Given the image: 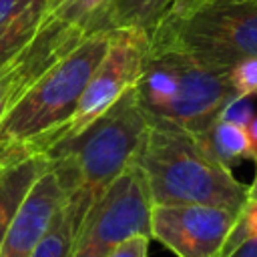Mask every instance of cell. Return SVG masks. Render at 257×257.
Segmentation results:
<instances>
[{"mask_svg":"<svg viewBox=\"0 0 257 257\" xmlns=\"http://www.w3.org/2000/svg\"><path fill=\"white\" fill-rule=\"evenodd\" d=\"M147 128L149 118L133 86L82 133L44 153L76 231L102 191L137 159Z\"/></svg>","mask_w":257,"mask_h":257,"instance_id":"obj_1","label":"cell"},{"mask_svg":"<svg viewBox=\"0 0 257 257\" xmlns=\"http://www.w3.org/2000/svg\"><path fill=\"white\" fill-rule=\"evenodd\" d=\"M135 163L145 173L153 205L193 203L243 213L249 203V185L181 126L149 120Z\"/></svg>","mask_w":257,"mask_h":257,"instance_id":"obj_2","label":"cell"},{"mask_svg":"<svg viewBox=\"0 0 257 257\" xmlns=\"http://www.w3.org/2000/svg\"><path fill=\"white\" fill-rule=\"evenodd\" d=\"M108 40L110 32L84 36L0 118V157L46 153L58 143Z\"/></svg>","mask_w":257,"mask_h":257,"instance_id":"obj_3","label":"cell"},{"mask_svg":"<svg viewBox=\"0 0 257 257\" xmlns=\"http://www.w3.org/2000/svg\"><path fill=\"white\" fill-rule=\"evenodd\" d=\"M135 94L149 120H161L203 137L237 98L227 72L211 70L177 50H149Z\"/></svg>","mask_w":257,"mask_h":257,"instance_id":"obj_4","label":"cell"},{"mask_svg":"<svg viewBox=\"0 0 257 257\" xmlns=\"http://www.w3.org/2000/svg\"><path fill=\"white\" fill-rule=\"evenodd\" d=\"M149 50H177L227 72L257 56V0H199L147 34Z\"/></svg>","mask_w":257,"mask_h":257,"instance_id":"obj_5","label":"cell"},{"mask_svg":"<svg viewBox=\"0 0 257 257\" xmlns=\"http://www.w3.org/2000/svg\"><path fill=\"white\" fill-rule=\"evenodd\" d=\"M151 191L143 169L133 161L84 215L70 257H106L131 237H151Z\"/></svg>","mask_w":257,"mask_h":257,"instance_id":"obj_6","label":"cell"},{"mask_svg":"<svg viewBox=\"0 0 257 257\" xmlns=\"http://www.w3.org/2000/svg\"><path fill=\"white\" fill-rule=\"evenodd\" d=\"M147 48L149 42L143 30L124 28L110 32L108 48L98 66L94 68L80 96V102L64 133L60 135L58 143L82 133L88 124L102 116L126 90H131L137 84L145 66Z\"/></svg>","mask_w":257,"mask_h":257,"instance_id":"obj_7","label":"cell"},{"mask_svg":"<svg viewBox=\"0 0 257 257\" xmlns=\"http://www.w3.org/2000/svg\"><path fill=\"white\" fill-rule=\"evenodd\" d=\"M239 215L211 205H153L151 237L177 257H219Z\"/></svg>","mask_w":257,"mask_h":257,"instance_id":"obj_8","label":"cell"},{"mask_svg":"<svg viewBox=\"0 0 257 257\" xmlns=\"http://www.w3.org/2000/svg\"><path fill=\"white\" fill-rule=\"evenodd\" d=\"M88 36L80 28L42 18L38 30L16 52L0 62V118L34 86V82L62 56Z\"/></svg>","mask_w":257,"mask_h":257,"instance_id":"obj_9","label":"cell"},{"mask_svg":"<svg viewBox=\"0 0 257 257\" xmlns=\"http://www.w3.org/2000/svg\"><path fill=\"white\" fill-rule=\"evenodd\" d=\"M62 201V187L54 171L48 167L36 179L22 205L18 207L0 245V257H30L34 247L48 231Z\"/></svg>","mask_w":257,"mask_h":257,"instance_id":"obj_10","label":"cell"},{"mask_svg":"<svg viewBox=\"0 0 257 257\" xmlns=\"http://www.w3.org/2000/svg\"><path fill=\"white\" fill-rule=\"evenodd\" d=\"M197 2L199 0H110L96 18L90 34L124 28L151 34L155 28L177 18Z\"/></svg>","mask_w":257,"mask_h":257,"instance_id":"obj_11","label":"cell"},{"mask_svg":"<svg viewBox=\"0 0 257 257\" xmlns=\"http://www.w3.org/2000/svg\"><path fill=\"white\" fill-rule=\"evenodd\" d=\"M46 169L48 159L44 153L20 155L0 163V245L30 187Z\"/></svg>","mask_w":257,"mask_h":257,"instance_id":"obj_12","label":"cell"},{"mask_svg":"<svg viewBox=\"0 0 257 257\" xmlns=\"http://www.w3.org/2000/svg\"><path fill=\"white\" fill-rule=\"evenodd\" d=\"M46 12V0H0V62L34 36Z\"/></svg>","mask_w":257,"mask_h":257,"instance_id":"obj_13","label":"cell"},{"mask_svg":"<svg viewBox=\"0 0 257 257\" xmlns=\"http://www.w3.org/2000/svg\"><path fill=\"white\" fill-rule=\"evenodd\" d=\"M201 141L209 149V153L229 169H231V165H235L243 159H253L245 126H241V124L217 118L209 126V131L201 137Z\"/></svg>","mask_w":257,"mask_h":257,"instance_id":"obj_14","label":"cell"},{"mask_svg":"<svg viewBox=\"0 0 257 257\" xmlns=\"http://www.w3.org/2000/svg\"><path fill=\"white\" fill-rule=\"evenodd\" d=\"M110 0H46L44 16L90 34L96 18Z\"/></svg>","mask_w":257,"mask_h":257,"instance_id":"obj_15","label":"cell"},{"mask_svg":"<svg viewBox=\"0 0 257 257\" xmlns=\"http://www.w3.org/2000/svg\"><path fill=\"white\" fill-rule=\"evenodd\" d=\"M74 237H76V227L68 207L62 201L48 231L44 233L40 243L34 247L30 257H70Z\"/></svg>","mask_w":257,"mask_h":257,"instance_id":"obj_16","label":"cell"},{"mask_svg":"<svg viewBox=\"0 0 257 257\" xmlns=\"http://www.w3.org/2000/svg\"><path fill=\"white\" fill-rule=\"evenodd\" d=\"M227 80L237 98L257 94V56L237 62L227 70Z\"/></svg>","mask_w":257,"mask_h":257,"instance_id":"obj_17","label":"cell"},{"mask_svg":"<svg viewBox=\"0 0 257 257\" xmlns=\"http://www.w3.org/2000/svg\"><path fill=\"white\" fill-rule=\"evenodd\" d=\"M253 114H255L253 96H241V98H233V100L223 108V112H221L219 118L245 126V124L251 120Z\"/></svg>","mask_w":257,"mask_h":257,"instance_id":"obj_18","label":"cell"},{"mask_svg":"<svg viewBox=\"0 0 257 257\" xmlns=\"http://www.w3.org/2000/svg\"><path fill=\"white\" fill-rule=\"evenodd\" d=\"M149 243H151V237L137 235V237H131V239L122 241L120 245H116L106 257H147Z\"/></svg>","mask_w":257,"mask_h":257,"instance_id":"obj_19","label":"cell"},{"mask_svg":"<svg viewBox=\"0 0 257 257\" xmlns=\"http://www.w3.org/2000/svg\"><path fill=\"white\" fill-rule=\"evenodd\" d=\"M223 257H257V237H249Z\"/></svg>","mask_w":257,"mask_h":257,"instance_id":"obj_20","label":"cell"},{"mask_svg":"<svg viewBox=\"0 0 257 257\" xmlns=\"http://www.w3.org/2000/svg\"><path fill=\"white\" fill-rule=\"evenodd\" d=\"M245 133H247V139H249L253 161H257V114H253L251 120L245 124Z\"/></svg>","mask_w":257,"mask_h":257,"instance_id":"obj_21","label":"cell"},{"mask_svg":"<svg viewBox=\"0 0 257 257\" xmlns=\"http://www.w3.org/2000/svg\"><path fill=\"white\" fill-rule=\"evenodd\" d=\"M257 163V161H255ZM249 201H257V171H255V179L249 185Z\"/></svg>","mask_w":257,"mask_h":257,"instance_id":"obj_22","label":"cell"}]
</instances>
